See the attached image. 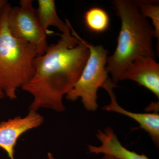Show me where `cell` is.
I'll return each mask as SVG.
<instances>
[{
	"label": "cell",
	"instance_id": "obj_3",
	"mask_svg": "<svg viewBox=\"0 0 159 159\" xmlns=\"http://www.w3.org/2000/svg\"><path fill=\"white\" fill-rule=\"evenodd\" d=\"M11 5L0 9V89L10 99L17 98L18 89L29 82L38 55L35 46L14 37L9 31L7 15Z\"/></svg>",
	"mask_w": 159,
	"mask_h": 159
},
{
	"label": "cell",
	"instance_id": "obj_4",
	"mask_svg": "<svg viewBox=\"0 0 159 159\" xmlns=\"http://www.w3.org/2000/svg\"><path fill=\"white\" fill-rule=\"evenodd\" d=\"M89 54L79 79L66 98L75 101L80 98L84 106L89 111L98 108L97 92L109 79L106 70L108 51L102 46H95L85 41Z\"/></svg>",
	"mask_w": 159,
	"mask_h": 159
},
{
	"label": "cell",
	"instance_id": "obj_11",
	"mask_svg": "<svg viewBox=\"0 0 159 159\" xmlns=\"http://www.w3.org/2000/svg\"><path fill=\"white\" fill-rule=\"evenodd\" d=\"M84 22L90 31L94 33H101L108 29L110 18L104 9L99 7H93L84 13Z\"/></svg>",
	"mask_w": 159,
	"mask_h": 159
},
{
	"label": "cell",
	"instance_id": "obj_2",
	"mask_svg": "<svg viewBox=\"0 0 159 159\" xmlns=\"http://www.w3.org/2000/svg\"><path fill=\"white\" fill-rule=\"evenodd\" d=\"M112 3L121 20V27L116 48L107 57L106 68L111 75L112 81L116 84L134 60L145 56L154 57L152 43L154 31L134 1L115 0Z\"/></svg>",
	"mask_w": 159,
	"mask_h": 159
},
{
	"label": "cell",
	"instance_id": "obj_9",
	"mask_svg": "<svg viewBox=\"0 0 159 159\" xmlns=\"http://www.w3.org/2000/svg\"><path fill=\"white\" fill-rule=\"evenodd\" d=\"M97 137L101 145L99 146L89 145L90 153L103 154L118 159H149L143 154H139L123 146L111 127H107L103 131L98 130Z\"/></svg>",
	"mask_w": 159,
	"mask_h": 159
},
{
	"label": "cell",
	"instance_id": "obj_8",
	"mask_svg": "<svg viewBox=\"0 0 159 159\" xmlns=\"http://www.w3.org/2000/svg\"><path fill=\"white\" fill-rule=\"evenodd\" d=\"M116 87L110 79L105 82L102 88L105 89L109 94L111 101L108 105L105 106L103 110L108 111L125 115L138 122L140 128L145 130L153 141L154 143L159 147V115L157 113L133 112L122 108L117 102L116 97L113 91L114 87Z\"/></svg>",
	"mask_w": 159,
	"mask_h": 159
},
{
	"label": "cell",
	"instance_id": "obj_5",
	"mask_svg": "<svg viewBox=\"0 0 159 159\" xmlns=\"http://www.w3.org/2000/svg\"><path fill=\"white\" fill-rule=\"evenodd\" d=\"M32 0H20V6L10 7L7 24L11 34L18 39L35 46L38 55H42L48 45L47 35L43 30Z\"/></svg>",
	"mask_w": 159,
	"mask_h": 159
},
{
	"label": "cell",
	"instance_id": "obj_14",
	"mask_svg": "<svg viewBox=\"0 0 159 159\" xmlns=\"http://www.w3.org/2000/svg\"><path fill=\"white\" fill-rule=\"evenodd\" d=\"M8 1L6 0H0V9Z\"/></svg>",
	"mask_w": 159,
	"mask_h": 159
},
{
	"label": "cell",
	"instance_id": "obj_6",
	"mask_svg": "<svg viewBox=\"0 0 159 159\" xmlns=\"http://www.w3.org/2000/svg\"><path fill=\"white\" fill-rule=\"evenodd\" d=\"M43 117L34 111H29L25 117L17 116L0 122V148L7 152L10 159H15V147L23 134L37 128L43 123Z\"/></svg>",
	"mask_w": 159,
	"mask_h": 159
},
{
	"label": "cell",
	"instance_id": "obj_16",
	"mask_svg": "<svg viewBox=\"0 0 159 159\" xmlns=\"http://www.w3.org/2000/svg\"><path fill=\"white\" fill-rule=\"evenodd\" d=\"M48 159H55L52 153H48Z\"/></svg>",
	"mask_w": 159,
	"mask_h": 159
},
{
	"label": "cell",
	"instance_id": "obj_1",
	"mask_svg": "<svg viewBox=\"0 0 159 159\" xmlns=\"http://www.w3.org/2000/svg\"><path fill=\"white\" fill-rule=\"evenodd\" d=\"M71 27V33L60 34L56 43L48 45L44 54L33 61L34 75L22 87L34 97L29 111L65 109L63 98L79 79L89 54L85 40Z\"/></svg>",
	"mask_w": 159,
	"mask_h": 159
},
{
	"label": "cell",
	"instance_id": "obj_13",
	"mask_svg": "<svg viewBox=\"0 0 159 159\" xmlns=\"http://www.w3.org/2000/svg\"><path fill=\"white\" fill-rule=\"evenodd\" d=\"M100 159H118L114 157L111 156L107 155H104L103 157Z\"/></svg>",
	"mask_w": 159,
	"mask_h": 159
},
{
	"label": "cell",
	"instance_id": "obj_10",
	"mask_svg": "<svg viewBox=\"0 0 159 159\" xmlns=\"http://www.w3.org/2000/svg\"><path fill=\"white\" fill-rule=\"evenodd\" d=\"M38 8L36 9V14L43 30L48 34V28L54 26L59 29L62 34L71 33L69 21L66 22L61 19L57 15L54 0H39Z\"/></svg>",
	"mask_w": 159,
	"mask_h": 159
},
{
	"label": "cell",
	"instance_id": "obj_15",
	"mask_svg": "<svg viewBox=\"0 0 159 159\" xmlns=\"http://www.w3.org/2000/svg\"><path fill=\"white\" fill-rule=\"evenodd\" d=\"M6 96H5V94L3 93V91L0 89V99H3Z\"/></svg>",
	"mask_w": 159,
	"mask_h": 159
},
{
	"label": "cell",
	"instance_id": "obj_7",
	"mask_svg": "<svg viewBox=\"0 0 159 159\" xmlns=\"http://www.w3.org/2000/svg\"><path fill=\"white\" fill-rule=\"evenodd\" d=\"M130 80L148 89L159 98V64L154 57L145 56L134 60L124 71L121 80Z\"/></svg>",
	"mask_w": 159,
	"mask_h": 159
},
{
	"label": "cell",
	"instance_id": "obj_12",
	"mask_svg": "<svg viewBox=\"0 0 159 159\" xmlns=\"http://www.w3.org/2000/svg\"><path fill=\"white\" fill-rule=\"evenodd\" d=\"M140 13L144 18L152 20L154 31V37L159 39V6L157 2L148 1H134Z\"/></svg>",
	"mask_w": 159,
	"mask_h": 159
}]
</instances>
